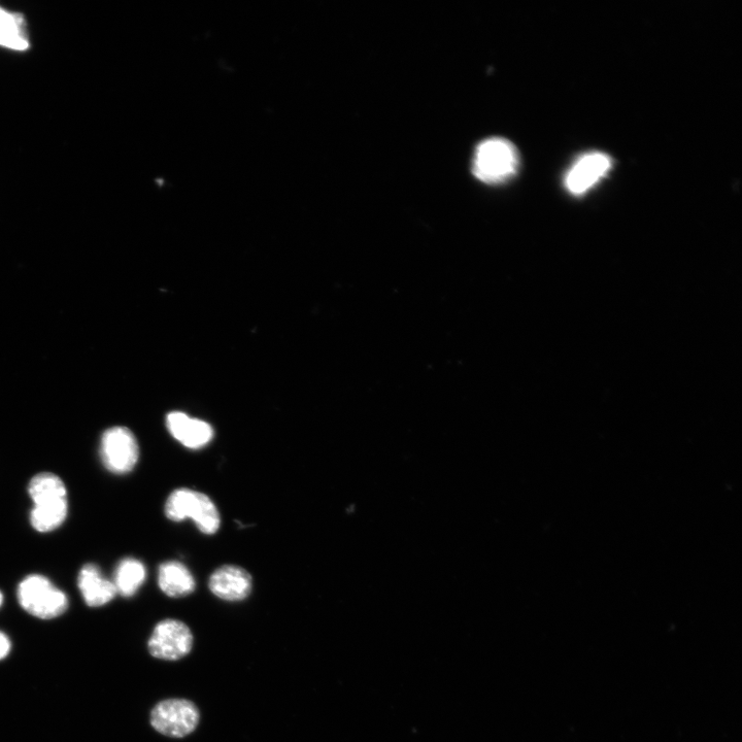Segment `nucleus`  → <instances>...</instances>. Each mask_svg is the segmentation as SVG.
Returning a JSON list of instances; mask_svg holds the SVG:
<instances>
[{
  "instance_id": "13",
  "label": "nucleus",
  "mask_w": 742,
  "mask_h": 742,
  "mask_svg": "<svg viewBox=\"0 0 742 742\" xmlns=\"http://www.w3.org/2000/svg\"><path fill=\"white\" fill-rule=\"evenodd\" d=\"M29 45L25 17L0 7V47L22 52L28 50Z\"/></svg>"
},
{
  "instance_id": "2",
  "label": "nucleus",
  "mask_w": 742,
  "mask_h": 742,
  "mask_svg": "<svg viewBox=\"0 0 742 742\" xmlns=\"http://www.w3.org/2000/svg\"><path fill=\"white\" fill-rule=\"evenodd\" d=\"M35 507L30 513V522L39 532H51L60 527L69 512L67 490L63 482L55 478H42L28 487Z\"/></svg>"
},
{
  "instance_id": "6",
  "label": "nucleus",
  "mask_w": 742,
  "mask_h": 742,
  "mask_svg": "<svg viewBox=\"0 0 742 742\" xmlns=\"http://www.w3.org/2000/svg\"><path fill=\"white\" fill-rule=\"evenodd\" d=\"M198 723V708L185 699L164 700L158 703L151 713L153 728L170 737H185L196 729Z\"/></svg>"
},
{
  "instance_id": "7",
  "label": "nucleus",
  "mask_w": 742,
  "mask_h": 742,
  "mask_svg": "<svg viewBox=\"0 0 742 742\" xmlns=\"http://www.w3.org/2000/svg\"><path fill=\"white\" fill-rule=\"evenodd\" d=\"M193 646V635L189 627L178 620L158 623L149 640V652L157 659L176 661L187 656Z\"/></svg>"
},
{
  "instance_id": "1",
  "label": "nucleus",
  "mask_w": 742,
  "mask_h": 742,
  "mask_svg": "<svg viewBox=\"0 0 742 742\" xmlns=\"http://www.w3.org/2000/svg\"><path fill=\"white\" fill-rule=\"evenodd\" d=\"M520 156L508 140L493 138L482 142L472 161V173L483 183L503 184L517 175Z\"/></svg>"
},
{
  "instance_id": "8",
  "label": "nucleus",
  "mask_w": 742,
  "mask_h": 742,
  "mask_svg": "<svg viewBox=\"0 0 742 742\" xmlns=\"http://www.w3.org/2000/svg\"><path fill=\"white\" fill-rule=\"evenodd\" d=\"M613 166L612 159L600 152L581 157L565 177V187L573 195H582L601 181Z\"/></svg>"
},
{
  "instance_id": "15",
  "label": "nucleus",
  "mask_w": 742,
  "mask_h": 742,
  "mask_svg": "<svg viewBox=\"0 0 742 742\" xmlns=\"http://www.w3.org/2000/svg\"><path fill=\"white\" fill-rule=\"evenodd\" d=\"M11 651V642L6 634L0 632V660L5 659Z\"/></svg>"
},
{
  "instance_id": "3",
  "label": "nucleus",
  "mask_w": 742,
  "mask_h": 742,
  "mask_svg": "<svg viewBox=\"0 0 742 742\" xmlns=\"http://www.w3.org/2000/svg\"><path fill=\"white\" fill-rule=\"evenodd\" d=\"M165 515L174 522L192 519L205 534H215L221 524L219 511L212 499L204 493L189 489H178L168 497Z\"/></svg>"
},
{
  "instance_id": "4",
  "label": "nucleus",
  "mask_w": 742,
  "mask_h": 742,
  "mask_svg": "<svg viewBox=\"0 0 742 742\" xmlns=\"http://www.w3.org/2000/svg\"><path fill=\"white\" fill-rule=\"evenodd\" d=\"M18 599L23 609L33 617L43 620L63 615L69 607V599L43 576L25 578L18 588Z\"/></svg>"
},
{
  "instance_id": "16",
  "label": "nucleus",
  "mask_w": 742,
  "mask_h": 742,
  "mask_svg": "<svg viewBox=\"0 0 742 742\" xmlns=\"http://www.w3.org/2000/svg\"><path fill=\"white\" fill-rule=\"evenodd\" d=\"M3 601H4V596H3V593L0 592V605L3 604Z\"/></svg>"
},
{
  "instance_id": "12",
  "label": "nucleus",
  "mask_w": 742,
  "mask_h": 742,
  "mask_svg": "<svg viewBox=\"0 0 742 742\" xmlns=\"http://www.w3.org/2000/svg\"><path fill=\"white\" fill-rule=\"evenodd\" d=\"M158 584L164 594L174 598L190 595L196 587L189 569L177 561L165 562L160 565Z\"/></svg>"
},
{
  "instance_id": "5",
  "label": "nucleus",
  "mask_w": 742,
  "mask_h": 742,
  "mask_svg": "<svg viewBox=\"0 0 742 742\" xmlns=\"http://www.w3.org/2000/svg\"><path fill=\"white\" fill-rule=\"evenodd\" d=\"M100 457L113 474H128L137 465L140 457L136 436L126 427L108 429L101 437Z\"/></svg>"
},
{
  "instance_id": "10",
  "label": "nucleus",
  "mask_w": 742,
  "mask_h": 742,
  "mask_svg": "<svg viewBox=\"0 0 742 742\" xmlns=\"http://www.w3.org/2000/svg\"><path fill=\"white\" fill-rule=\"evenodd\" d=\"M166 426L177 441L191 450L204 448L214 437V429L209 423L181 412L168 415Z\"/></svg>"
},
{
  "instance_id": "11",
  "label": "nucleus",
  "mask_w": 742,
  "mask_h": 742,
  "mask_svg": "<svg viewBox=\"0 0 742 742\" xmlns=\"http://www.w3.org/2000/svg\"><path fill=\"white\" fill-rule=\"evenodd\" d=\"M78 586L90 607L104 606L118 594L114 583L106 579L95 564L83 566L79 573Z\"/></svg>"
},
{
  "instance_id": "14",
  "label": "nucleus",
  "mask_w": 742,
  "mask_h": 742,
  "mask_svg": "<svg viewBox=\"0 0 742 742\" xmlns=\"http://www.w3.org/2000/svg\"><path fill=\"white\" fill-rule=\"evenodd\" d=\"M146 576V567L141 561L127 558L117 566L113 583L118 594L131 597L142 587Z\"/></svg>"
},
{
  "instance_id": "9",
  "label": "nucleus",
  "mask_w": 742,
  "mask_h": 742,
  "mask_svg": "<svg viewBox=\"0 0 742 742\" xmlns=\"http://www.w3.org/2000/svg\"><path fill=\"white\" fill-rule=\"evenodd\" d=\"M252 577L242 567L225 565L211 576L209 587L212 593L225 601L245 600L252 591Z\"/></svg>"
}]
</instances>
